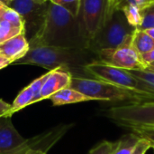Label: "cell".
<instances>
[{
  "instance_id": "31",
  "label": "cell",
  "mask_w": 154,
  "mask_h": 154,
  "mask_svg": "<svg viewBox=\"0 0 154 154\" xmlns=\"http://www.w3.org/2000/svg\"><path fill=\"white\" fill-rule=\"evenodd\" d=\"M143 31H145V33L148 34L154 40V28H149V29H146V30H143Z\"/></svg>"
},
{
  "instance_id": "28",
  "label": "cell",
  "mask_w": 154,
  "mask_h": 154,
  "mask_svg": "<svg viewBox=\"0 0 154 154\" xmlns=\"http://www.w3.org/2000/svg\"><path fill=\"white\" fill-rule=\"evenodd\" d=\"M140 56H141V59H142L143 63L146 65V67H148L151 64H154V49L151 50L150 52H148L146 54H143L140 55Z\"/></svg>"
},
{
  "instance_id": "12",
  "label": "cell",
  "mask_w": 154,
  "mask_h": 154,
  "mask_svg": "<svg viewBox=\"0 0 154 154\" xmlns=\"http://www.w3.org/2000/svg\"><path fill=\"white\" fill-rule=\"evenodd\" d=\"M30 45L25 34H20L0 44V54L14 64L23 58L29 51Z\"/></svg>"
},
{
  "instance_id": "11",
  "label": "cell",
  "mask_w": 154,
  "mask_h": 154,
  "mask_svg": "<svg viewBox=\"0 0 154 154\" xmlns=\"http://www.w3.org/2000/svg\"><path fill=\"white\" fill-rule=\"evenodd\" d=\"M71 78L72 75L68 71L62 69L50 71L41 90V100L50 99L57 92L69 87Z\"/></svg>"
},
{
  "instance_id": "18",
  "label": "cell",
  "mask_w": 154,
  "mask_h": 154,
  "mask_svg": "<svg viewBox=\"0 0 154 154\" xmlns=\"http://www.w3.org/2000/svg\"><path fill=\"white\" fill-rule=\"evenodd\" d=\"M121 10L131 26L135 29H139L141 27L143 23V15L139 7L131 3H125L121 6Z\"/></svg>"
},
{
  "instance_id": "14",
  "label": "cell",
  "mask_w": 154,
  "mask_h": 154,
  "mask_svg": "<svg viewBox=\"0 0 154 154\" xmlns=\"http://www.w3.org/2000/svg\"><path fill=\"white\" fill-rule=\"evenodd\" d=\"M38 103L37 98L35 96V93L32 88V86L29 84L25 88H23L16 96V98L14 100L13 103L11 104V110L9 112V116L11 117L14 113L25 108L26 106Z\"/></svg>"
},
{
  "instance_id": "7",
  "label": "cell",
  "mask_w": 154,
  "mask_h": 154,
  "mask_svg": "<svg viewBox=\"0 0 154 154\" xmlns=\"http://www.w3.org/2000/svg\"><path fill=\"white\" fill-rule=\"evenodd\" d=\"M106 115L117 125L128 129H154V102L116 105L110 108Z\"/></svg>"
},
{
  "instance_id": "23",
  "label": "cell",
  "mask_w": 154,
  "mask_h": 154,
  "mask_svg": "<svg viewBox=\"0 0 154 154\" xmlns=\"http://www.w3.org/2000/svg\"><path fill=\"white\" fill-rule=\"evenodd\" d=\"M1 19H4V20H6V21H9L14 25H17L19 26H23L24 27V25H23V21L21 17V15L16 12L14 11V9L10 8V7H6L5 12L3 13L2 15V17Z\"/></svg>"
},
{
  "instance_id": "15",
  "label": "cell",
  "mask_w": 154,
  "mask_h": 154,
  "mask_svg": "<svg viewBox=\"0 0 154 154\" xmlns=\"http://www.w3.org/2000/svg\"><path fill=\"white\" fill-rule=\"evenodd\" d=\"M132 45L142 55L154 49V40L145 31L136 28L132 35Z\"/></svg>"
},
{
  "instance_id": "20",
  "label": "cell",
  "mask_w": 154,
  "mask_h": 154,
  "mask_svg": "<svg viewBox=\"0 0 154 154\" xmlns=\"http://www.w3.org/2000/svg\"><path fill=\"white\" fill-rule=\"evenodd\" d=\"M50 1L51 3L64 8L69 14H71L73 16L78 17L79 9H80L81 0H50Z\"/></svg>"
},
{
  "instance_id": "35",
  "label": "cell",
  "mask_w": 154,
  "mask_h": 154,
  "mask_svg": "<svg viewBox=\"0 0 154 154\" xmlns=\"http://www.w3.org/2000/svg\"><path fill=\"white\" fill-rule=\"evenodd\" d=\"M0 2H1V3H3L4 5H5L6 6H7V5H8V4H9V1H8V0H0Z\"/></svg>"
},
{
  "instance_id": "32",
  "label": "cell",
  "mask_w": 154,
  "mask_h": 154,
  "mask_svg": "<svg viewBox=\"0 0 154 154\" xmlns=\"http://www.w3.org/2000/svg\"><path fill=\"white\" fill-rule=\"evenodd\" d=\"M7 6L5 5H4L3 3H1L0 2V19H1V17H2V15H3V13L5 12V8H6Z\"/></svg>"
},
{
  "instance_id": "29",
  "label": "cell",
  "mask_w": 154,
  "mask_h": 154,
  "mask_svg": "<svg viewBox=\"0 0 154 154\" xmlns=\"http://www.w3.org/2000/svg\"><path fill=\"white\" fill-rule=\"evenodd\" d=\"M11 110V104L7 103L6 102L0 99V117L1 116H8L10 117L9 112Z\"/></svg>"
},
{
  "instance_id": "6",
  "label": "cell",
  "mask_w": 154,
  "mask_h": 154,
  "mask_svg": "<svg viewBox=\"0 0 154 154\" xmlns=\"http://www.w3.org/2000/svg\"><path fill=\"white\" fill-rule=\"evenodd\" d=\"M116 7H121L117 0H81L78 17L88 41L100 31Z\"/></svg>"
},
{
  "instance_id": "19",
  "label": "cell",
  "mask_w": 154,
  "mask_h": 154,
  "mask_svg": "<svg viewBox=\"0 0 154 154\" xmlns=\"http://www.w3.org/2000/svg\"><path fill=\"white\" fill-rule=\"evenodd\" d=\"M20 34H25L24 27L14 25L9 21L0 19V44Z\"/></svg>"
},
{
  "instance_id": "4",
  "label": "cell",
  "mask_w": 154,
  "mask_h": 154,
  "mask_svg": "<svg viewBox=\"0 0 154 154\" xmlns=\"http://www.w3.org/2000/svg\"><path fill=\"white\" fill-rule=\"evenodd\" d=\"M135 28L131 26L120 7H116L100 31L89 41L88 51L94 54L107 49H114L132 36Z\"/></svg>"
},
{
  "instance_id": "5",
  "label": "cell",
  "mask_w": 154,
  "mask_h": 154,
  "mask_svg": "<svg viewBox=\"0 0 154 154\" xmlns=\"http://www.w3.org/2000/svg\"><path fill=\"white\" fill-rule=\"evenodd\" d=\"M86 73L95 79L101 80L119 87L143 92L154 96V87L151 84L138 79L130 71L116 68L98 60H95L85 66Z\"/></svg>"
},
{
  "instance_id": "2",
  "label": "cell",
  "mask_w": 154,
  "mask_h": 154,
  "mask_svg": "<svg viewBox=\"0 0 154 154\" xmlns=\"http://www.w3.org/2000/svg\"><path fill=\"white\" fill-rule=\"evenodd\" d=\"M91 54H94L88 50L40 45L30 47L28 53L14 64L36 65L50 71L62 69L69 72L73 77H87L88 74L85 66L97 60L93 59Z\"/></svg>"
},
{
  "instance_id": "24",
  "label": "cell",
  "mask_w": 154,
  "mask_h": 154,
  "mask_svg": "<svg viewBox=\"0 0 154 154\" xmlns=\"http://www.w3.org/2000/svg\"><path fill=\"white\" fill-rule=\"evenodd\" d=\"M133 75L137 77L138 79L151 84L154 87V72L150 70H137V71H130Z\"/></svg>"
},
{
  "instance_id": "13",
  "label": "cell",
  "mask_w": 154,
  "mask_h": 154,
  "mask_svg": "<svg viewBox=\"0 0 154 154\" xmlns=\"http://www.w3.org/2000/svg\"><path fill=\"white\" fill-rule=\"evenodd\" d=\"M50 99L52 102L53 105H55V106L93 101L91 98L82 94L81 93H79L70 87L64 88V89L57 92L52 96H51Z\"/></svg>"
},
{
  "instance_id": "26",
  "label": "cell",
  "mask_w": 154,
  "mask_h": 154,
  "mask_svg": "<svg viewBox=\"0 0 154 154\" xmlns=\"http://www.w3.org/2000/svg\"><path fill=\"white\" fill-rule=\"evenodd\" d=\"M150 148H152V143L149 141L141 138L132 154H145Z\"/></svg>"
},
{
  "instance_id": "30",
  "label": "cell",
  "mask_w": 154,
  "mask_h": 154,
  "mask_svg": "<svg viewBox=\"0 0 154 154\" xmlns=\"http://www.w3.org/2000/svg\"><path fill=\"white\" fill-rule=\"evenodd\" d=\"M10 64H12L11 62L9 60H7L5 57H4L2 54H0V70L10 65Z\"/></svg>"
},
{
  "instance_id": "36",
  "label": "cell",
  "mask_w": 154,
  "mask_h": 154,
  "mask_svg": "<svg viewBox=\"0 0 154 154\" xmlns=\"http://www.w3.org/2000/svg\"><path fill=\"white\" fill-rule=\"evenodd\" d=\"M117 1L119 2V4H120V5H121V6L126 3V0H117ZM120 8H121V7H120Z\"/></svg>"
},
{
  "instance_id": "1",
  "label": "cell",
  "mask_w": 154,
  "mask_h": 154,
  "mask_svg": "<svg viewBox=\"0 0 154 154\" xmlns=\"http://www.w3.org/2000/svg\"><path fill=\"white\" fill-rule=\"evenodd\" d=\"M28 42L30 47L45 45L82 50H88L89 44L79 17L51 1L42 26Z\"/></svg>"
},
{
  "instance_id": "27",
  "label": "cell",
  "mask_w": 154,
  "mask_h": 154,
  "mask_svg": "<svg viewBox=\"0 0 154 154\" xmlns=\"http://www.w3.org/2000/svg\"><path fill=\"white\" fill-rule=\"evenodd\" d=\"M126 3H131L140 8V10H143L154 3V0H126Z\"/></svg>"
},
{
  "instance_id": "37",
  "label": "cell",
  "mask_w": 154,
  "mask_h": 154,
  "mask_svg": "<svg viewBox=\"0 0 154 154\" xmlns=\"http://www.w3.org/2000/svg\"><path fill=\"white\" fill-rule=\"evenodd\" d=\"M36 154H46V153H44V152H38V153H36Z\"/></svg>"
},
{
  "instance_id": "21",
  "label": "cell",
  "mask_w": 154,
  "mask_h": 154,
  "mask_svg": "<svg viewBox=\"0 0 154 154\" xmlns=\"http://www.w3.org/2000/svg\"><path fill=\"white\" fill-rule=\"evenodd\" d=\"M143 15V23L139 29L146 30L154 28V3L141 11Z\"/></svg>"
},
{
  "instance_id": "38",
  "label": "cell",
  "mask_w": 154,
  "mask_h": 154,
  "mask_svg": "<svg viewBox=\"0 0 154 154\" xmlns=\"http://www.w3.org/2000/svg\"><path fill=\"white\" fill-rule=\"evenodd\" d=\"M152 148H153L154 149V144H152Z\"/></svg>"
},
{
  "instance_id": "33",
  "label": "cell",
  "mask_w": 154,
  "mask_h": 154,
  "mask_svg": "<svg viewBox=\"0 0 154 154\" xmlns=\"http://www.w3.org/2000/svg\"><path fill=\"white\" fill-rule=\"evenodd\" d=\"M33 2H36V3H39V4H43V3H46V2H49L50 0H32Z\"/></svg>"
},
{
  "instance_id": "39",
  "label": "cell",
  "mask_w": 154,
  "mask_h": 154,
  "mask_svg": "<svg viewBox=\"0 0 154 154\" xmlns=\"http://www.w3.org/2000/svg\"><path fill=\"white\" fill-rule=\"evenodd\" d=\"M8 1H9V3H10V2H11V1H13V0H8Z\"/></svg>"
},
{
  "instance_id": "16",
  "label": "cell",
  "mask_w": 154,
  "mask_h": 154,
  "mask_svg": "<svg viewBox=\"0 0 154 154\" xmlns=\"http://www.w3.org/2000/svg\"><path fill=\"white\" fill-rule=\"evenodd\" d=\"M44 142L40 135H37L33 138L27 139L23 145L5 154H36L38 152H44Z\"/></svg>"
},
{
  "instance_id": "3",
  "label": "cell",
  "mask_w": 154,
  "mask_h": 154,
  "mask_svg": "<svg viewBox=\"0 0 154 154\" xmlns=\"http://www.w3.org/2000/svg\"><path fill=\"white\" fill-rule=\"evenodd\" d=\"M69 87L93 101L121 103L120 105L154 102V96L152 94L119 87L95 78L72 76Z\"/></svg>"
},
{
  "instance_id": "17",
  "label": "cell",
  "mask_w": 154,
  "mask_h": 154,
  "mask_svg": "<svg viewBox=\"0 0 154 154\" xmlns=\"http://www.w3.org/2000/svg\"><path fill=\"white\" fill-rule=\"evenodd\" d=\"M141 138L134 133L123 135L117 141V146L113 154H132Z\"/></svg>"
},
{
  "instance_id": "8",
  "label": "cell",
  "mask_w": 154,
  "mask_h": 154,
  "mask_svg": "<svg viewBox=\"0 0 154 154\" xmlns=\"http://www.w3.org/2000/svg\"><path fill=\"white\" fill-rule=\"evenodd\" d=\"M97 57L103 64L127 71L145 70L147 68L143 63L140 54L132 45V36L128 37L116 48L99 52Z\"/></svg>"
},
{
  "instance_id": "34",
  "label": "cell",
  "mask_w": 154,
  "mask_h": 154,
  "mask_svg": "<svg viewBox=\"0 0 154 154\" xmlns=\"http://www.w3.org/2000/svg\"><path fill=\"white\" fill-rule=\"evenodd\" d=\"M147 70H150V71H152V72H154V64H151L150 66H148V67H147Z\"/></svg>"
},
{
  "instance_id": "10",
  "label": "cell",
  "mask_w": 154,
  "mask_h": 154,
  "mask_svg": "<svg viewBox=\"0 0 154 154\" xmlns=\"http://www.w3.org/2000/svg\"><path fill=\"white\" fill-rule=\"evenodd\" d=\"M27 139L23 138L14 128L11 117H0V154H5L23 145Z\"/></svg>"
},
{
  "instance_id": "9",
  "label": "cell",
  "mask_w": 154,
  "mask_h": 154,
  "mask_svg": "<svg viewBox=\"0 0 154 154\" xmlns=\"http://www.w3.org/2000/svg\"><path fill=\"white\" fill-rule=\"evenodd\" d=\"M49 5L50 1L39 4L32 0H13L7 6L21 15L24 25L25 36L29 34L31 39L42 26L46 19Z\"/></svg>"
},
{
  "instance_id": "22",
  "label": "cell",
  "mask_w": 154,
  "mask_h": 154,
  "mask_svg": "<svg viewBox=\"0 0 154 154\" xmlns=\"http://www.w3.org/2000/svg\"><path fill=\"white\" fill-rule=\"evenodd\" d=\"M117 146V142L103 141L90 150L88 154H113Z\"/></svg>"
},
{
  "instance_id": "25",
  "label": "cell",
  "mask_w": 154,
  "mask_h": 154,
  "mask_svg": "<svg viewBox=\"0 0 154 154\" xmlns=\"http://www.w3.org/2000/svg\"><path fill=\"white\" fill-rule=\"evenodd\" d=\"M132 133H135L142 139L149 141L152 144H154V129L147 128H133L130 129Z\"/></svg>"
}]
</instances>
